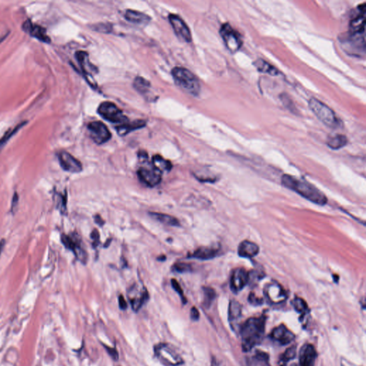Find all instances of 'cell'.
<instances>
[{"label":"cell","mask_w":366,"mask_h":366,"mask_svg":"<svg viewBox=\"0 0 366 366\" xmlns=\"http://www.w3.org/2000/svg\"><path fill=\"white\" fill-rule=\"evenodd\" d=\"M128 297L133 311L138 312L149 300V293L146 289H143L139 293H137L134 289L131 288Z\"/></svg>","instance_id":"44dd1931"},{"label":"cell","mask_w":366,"mask_h":366,"mask_svg":"<svg viewBox=\"0 0 366 366\" xmlns=\"http://www.w3.org/2000/svg\"><path fill=\"white\" fill-rule=\"evenodd\" d=\"M76 58L78 59L80 68L85 75V78L91 87L96 88L97 87V83L94 81L92 74L97 73V68L91 63L89 59L88 54L84 51H78L75 54Z\"/></svg>","instance_id":"30bf717a"},{"label":"cell","mask_w":366,"mask_h":366,"mask_svg":"<svg viewBox=\"0 0 366 366\" xmlns=\"http://www.w3.org/2000/svg\"><path fill=\"white\" fill-rule=\"evenodd\" d=\"M173 270L177 273H189L192 271V265L187 262H178L173 265Z\"/></svg>","instance_id":"74e56055"},{"label":"cell","mask_w":366,"mask_h":366,"mask_svg":"<svg viewBox=\"0 0 366 366\" xmlns=\"http://www.w3.org/2000/svg\"><path fill=\"white\" fill-rule=\"evenodd\" d=\"M308 106L324 125L330 128H339L340 126L339 118L336 117L334 110L324 104L323 102L320 101L316 98H311L308 103Z\"/></svg>","instance_id":"277c9868"},{"label":"cell","mask_w":366,"mask_h":366,"mask_svg":"<svg viewBox=\"0 0 366 366\" xmlns=\"http://www.w3.org/2000/svg\"><path fill=\"white\" fill-rule=\"evenodd\" d=\"M265 293L268 299L275 304H281L287 298L286 292L284 289L276 283L268 285L265 288Z\"/></svg>","instance_id":"ffe728a7"},{"label":"cell","mask_w":366,"mask_h":366,"mask_svg":"<svg viewBox=\"0 0 366 366\" xmlns=\"http://www.w3.org/2000/svg\"><path fill=\"white\" fill-rule=\"evenodd\" d=\"M57 208L62 214L66 213V194L57 193Z\"/></svg>","instance_id":"8d00e7d4"},{"label":"cell","mask_w":366,"mask_h":366,"mask_svg":"<svg viewBox=\"0 0 366 366\" xmlns=\"http://www.w3.org/2000/svg\"><path fill=\"white\" fill-rule=\"evenodd\" d=\"M171 284L173 289H174V290L178 292V295H180V298H181L182 303H183V304H186L187 302V298L185 297V296L184 295L183 289H182L181 286H180V285L179 284V283H178V281L176 279H172Z\"/></svg>","instance_id":"f35d334b"},{"label":"cell","mask_w":366,"mask_h":366,"mask_svg":"<svg viewBox=\"0 0 366 366\" xmlns=\"http://www.w3.org/2000/svg\"><path fill=\"white\" fill-rule=\"evenodd\" d=\"M348 143V139L343 135H336L332 136L327 142V146L332 150H339V149L346 146Z\"/></svg>","instance_id":"4dcf8cb0"},{"label":"cell","mask_w":366,"mask_h":366,"mask_svg":"<svg viewBox=\"0 0 366 366\" xmlns=\"http://www.w3.org/2000/svg\"><path fill=\"white\" fill-rule=\"evenodd\" d=\"M27 123V121L21 122V123L19 124V125H17L15 127H14V128H12L10 129V130H8V132H6L5 136L0 139V150H1V149L5 146V144H7V143L11 139L12 137L15 136L16 133L18 132V131L20 130L22 127H23Z\"/></svg>","instance_id":"1f68e13d"},{"label":"cell","mask_w":366,"mask_h":366,"mask_svg":"<svg viewBox=\"0 0 366 366\" xmlns=\"http://www.w3.org/2000/svg\"><path fill=\"white\" fill-rule=\"evenodd\" d=\"M218 254L217 248L211 247H201L189 255L190 258H195L201 260H211L216 257Z\"/></svg>","instance_id":"603a6c76"},{"label":"cell","mask_w":366,"mask_h":366,"mask_svg":"<svg viewBox=\"0 0 366 366\" xmlns=\"http://www.w3.org/2000/svg\"><path fill=\"white\" fill-rule=\"evenodd\" d=\"M61 242L66 249L71 250L75 256L82 264L87 263L88 260V254L82 246L81 239L77 234L71 235L62 234Z\"/></svg>","instance_id":"8992f818"},{"label":"cell","mask_w":366,"mask_h":366,"mask_svg":"<svg viewBox=\"0 0 366 366\" xmlns=\"http://www.w3.org/2000/svg\"><path fill=\"white\" fill-rule=\"evenodd\" d=\"M292 304L295 311L301 313L303 316L309 313V308L304 299L301 298V297H295L292 301Z\"/></svg>","instance_id":"e575fe53"},{"label":"cell","mask_w":366,"mask_h":366,"mask_svg":"<svg viewBox=\"0 0 366 366\" xmlns=\"http://www.w3.org/2000/svg\"><path fill=\"white\" fill-rule=\"evenodd\" d=\"M341 366H356V365H353V364L351 363V362L347 361V360H345V359H342V360H341Z\"/></svg>","instance_id":"681fc988"},{"label":"cell","mask_w":366,"mask_h":366,"mask_svg":"<svg viewBox=\"0 0 366 366\" xmlns=\"http://www.w3.org/2000/svg\"><path fill=\"white\" fill-rule=\"evenodd\" d=\"M18 204L19 195L17 192H15V193H14L13 196H12L11 205V212L12 213V214H15L16 211H17V207H18Z\"/></svg>","instance_id":"60d3db41"},{"label":"cell","mask_w":366,"mask_h":366,"mask_svg":"<svg viewBox=\"0 0 366 366\" xmlns=\"http://www.w3.org/2000/svg\"><path fill=\"white\" fill-rule=\"evenodd\" d=\"M282 184L287 188L295 191L299 195L316 204L324 206L327 199L321 191L306 180L298 179L295 177L284 175L282 177Z\"/></svg>","instance_id":"7a4b0ae2"},{"label":"cell","mask_w":366,"mask_h":366,"mask_svg":"<svg viewBox=\"0 0 366 366\" xmlns=\"http://www.w3.org/2000/svg\"><path fill=\"white\" fill-rule=\"evenodd\" d=\"M220 33L226 47L231 52L235 53L240 50L243 45L241 34L231 27L230 24H222Z\"/></svg>","instance_id":"ba28073f"},{"label":"cell","mask_w":366,"mask_h":366,"mask_svg":"<svg viewBox=\"0 0 366 366\" xmlns=\"http://www.w3.org/2000/svg\"><path fill=\"white\" fill-rule=\"evenodd\" d=\"M5 244H6L5 240L2 239L1 241H0V256H1V254L3 253V249H4Z\"/></svg>","instance_id":"7dc6e473"},{"label":"cell","mask_w":366,"mask_h":366,"mask_svg":"<svg viewBox=\"0 0 366 366\" xmlns=\"http://www.w3.org/2000/svg\"><path fill=\"white\" fill-rule=\"evenodd\" d=\"M248 301H249L250 304L253 305V306H260L263 302L262 298L257 297L253 292L250 294L249 297H248Z\"/></svg>","instance_id":"ab89813d"},{"label":"cell","mask_w":366,"mask_h":366,"mask_svg":"<svg viewBox=\"0 0 366 366\" xmlns=\"http://www.w3.org/2000/svg\"><path fill=\"white\" fill-rule=\"evenodd\" d=\"M59 164L63 171L71 173H79L82 171V164L74 156L66 151L58 154Z\"/></svg>","instance_id":"5bb4252c"},{"label":"cell","mask_w":366,"mask_h":366,"mask_svg":"<svg viewBox=\"0 0 366 366\" xmlns=\"http://www.w3.org/2000/svg\"><path fill=\"white\" fill-rule=\"evenodd\" d=\"M267 316H261L250 318L246 320L240 328L242 349L244 352H249L260 345L265 334Z\"/></svg>","instance_id":"6da1fadb"},{"label":"cell","mask_w":366,"mask_h":366,"mask_svg":"<svg viewBox=\"0 0 366 366\" xmlns=\"http://www.w3.org/2000/svg\"><path fill=\"white\" fill-rule=\"evenodd\" d=\"M97 113L105 120L113 123L123 124L128 122V119L115 104L111 102H104L99 105Z\"/></svg>","instance_id":"52a82bcc"},{"label":"cell","mask_w":366,"mask_h":366,"mask_svg":"<svg viewBox=\"0 0 366 366\" xmlns=\"http://www.w3.org/2000/svg\"><path fill=\"white\" fill-rule=\"evenodd\" d=\"M134 87L138 92L145 93L150 87V82L144 78L138 77L134 81Z\"/></svg>","instance_id":"d590c367"},{"label":"cell","mask_w":366,"mask_h":366,"mask_svg":"<svg viewBox=\"0 0 366 366\" xmlns=\"http://www.w3.org/2000/svg\"><path fill=\"white\" fill-rule=\"evenodd\" d=\"M254 66L257 68V71L264 73V74L273 75V76H277V75L280 74V72L274 66L262 59H257L254 62Z\"/></svg>","instance_id":"4316f807"},{"label":"cell","mask_w":366,"mask_h":366,"mask_svg":"<svg viewBox=\"0 0 366 366\" xmlns=\"http://www.w3.org/2000/svg\"><path fill=\"white\" fill-rule=\"evenodd\" d=\"M22 27L26 33L40 41L45 43H51L50 37L47 36L46 29L38 24H33L30 20H26Z\"/></svg>","instance_id":"2e32d148"},{"label":"cell","mask_w":366,"mask_h":366,"mask_svg":"<svg viewBox=\"0 0 366 366\" xmlns=\"http://www.w3.org/2000/svg\"><path fill=\"white\" fill-rule=\"evenodd\" d=\"M145 125H146V122L143 120H138L134 121V122H127L119 125L116 128L117 132L118 133L119 136H125L126 135L132 132V131L143 128Z\"/></svg>","instance_id":"cb8c5ba5"},{"label":"cell","mask_w":366,"mask_h":366,"mask_svg":"<svg viewBox=\"0 0 366 366\" xmlns=\"http://www.w3.org/2000/svg\"><path fill=\"white\" fill-rule=\"evenodd\" d=\"M152 165L160 173L170 172L173 168V164L170 160H165L164 157L159 155H155L152 157Z\"/></svg>","instance_id":"83f0119b"},{"label":"cell","mask_w":366,"mask_h":366,"mask_svg":"<svg viewBox=\"0 0 366 366\" xmlns=\"http://www.w3.org/2000/svg\"><path fill=\"white\" fill-rule=\"evenodd\" d=\"M212 366H223L222 365V364L220 361H218V360H217L215 358H213V360H212Z\"/></svg>","instance_id":"c3c4849f"},{"label":"cell","mask_w":366,"mask_h":366,"mask_svg":"<svg viewBox=\"0 0 366 366\" xmlns=\"http://www.w3.org/2000/svg\"><path fill=\"white\" fill-rule=\"evenodd\" d=\"M343 42L345 50L353 52V55H359L362 52L365 55V34H348V38Z\"/></svg>","instance_id":"8fae6325"},{"label":"cell","mask_w":366,"mask_h":366,"mask_svg":"<svg viewBox=\"0 0 366 366\" xmlns=\"http://www.w3.org/2000/svg\"><path fill=\"white\" fill-rule=\"evenodd\" d=\"M203 292H204L203 305L206 308H209L216 297V292L214 289L210 288V287H204Z\"/></svg>","instance_id":"836d02e7"},{"label":"cell","mask_w":366,"mask_h":366,"mask_svg":"<svg viewBox=\"0 0 366 366\" xmlns=\"http://www.w3.org/2000/svg\"><path fill=\"white\" fill-rule=\"evenodd\" d=\"M156 357L164 365L168 366H177L183 363V359L176 351L174 347L168 343H160L155 348Z\"/></svg>","instance_id":"5b68a950"},{"label":"cell","mask_w":366,"mask_h":366,"mask_svg":"<svg viewBox=\"0 0 366 366\" xmlns=\"http://www.w3.org/2000/svg\"><path fill=\"white\" fill-rule=\"evenodd\" d=\"M317 352L312 344H305L299 353V366H315Z\"/></svg>","instance_id":"ac0fdd59"},{"label":"cell","mask_w":366,"mask_h":366,"mask_svg":"<svg viewBox=\"0 0 366 366\" xmlns=\"http://www.w3.org/2000/svg\"><path fill=\"white\" fill-rule=\"evenodd\" d=\"M91 238L93 241V247L96 248L99 244V234L97 229L92 230V234L90 235Z\"/></svg>","instance_id":"b9f144b4"},{"label":"cell","mask_w":366,"mask_h":366,"mask_svg":"<svg viewBox=\"0 0 366 366\" xmlns=\"http://www.w3.org/2000/svg\"><path fill=\"white\" fill-rule=\"evenodd\" d=\"M90 138L97 145H103L111 139V132L101 121L90 122L87 126Z\"/></svg>","instance_id":"9c48e42d"},{"label":"cell","mask_w":366,"mask_h":366,"mask_svg":"<svg viewBox=\"0 0 366 366\" xmlns=\"http://www.w3.org/2000/svg\"><path fill=\"white\" fill-rule=\"evenodd\" d=\"M259 247L253 242L245 241L242 242L238 247V255L242 257L251 258L256 256L259 253Z\"/></svg>","instance_id":"7402d4cb"},{"label":"cell","mask_w":366,"mask_h":366,"mask_svg":"<svg viewBox=\"0 0 366 366\" xmlns=\"http://www.w3.org/2000/svg\"><path fill=\"white\" fill-rule=\"evenodd\" d=\"M149 215L153 218L154 220L161 222L164 225L168 226H173V227H179L180 223L179 220L172 215L164 214V213H154V212H150Z\"/></svg>","instance_id":"484cf974"},{"label":"cell","mask_w":366,"mask_h":366,"mask_svg":"<svg viewBox=\"0 0 366 366\" xmlns=\"http://www.w3.org/2000/svg\"><path fill=\"white\" fill-rule=\"evenodd\" d=\"M249 283V275L246 270L239 268L235 270L230 278V289L234 293H238Z\"/></svg>","instance_id":"9a60e30c"},{"label":"cell","mask_w":366,"mask_h":366,"mask_svg":"<svg viewBox=\"0 0 366 366\" xmlns=\"http://www.w3.org/2000/svg\"><path fill=\"white\" fill-rule=\"evenodd\" d=\"M190 318L193 321H197L199 318V313L198 310L195 307H192L191 308L190 311Z\"/></svg>","instance_id":"ee69618b"},{"label":"cell","mask_w":366,"mask_h":366,"mask_svg":"<svg viewBox=\"0 0 366 366\" xmlns=\"http://www.w3.org/2000/svg\"><path fill=\"white\" fill-rule=\"evenodd\" d=\"M94 222H95L99 226H103L105 223H106L105 220H103V219L101 218V215H94Z\"/></svg>","instance_id":"bcb514c9"},{"label":"cell","mask_w":366,"mask_h":366,"mask_svg":"<svg viewBox=\"0 0 366 366\" xmlns=\"http://www.w3.org/2000/svg\"><path fill=\"white\" fill-rule=\"evenodd\" d=\"M104 347L106 348V350L107 352H108V354L112 357V358H113V360H115V361L118 360V353H117V351L115 349V348H110V347L107 346H104Z\"/></svg>","instance_id":"7bdbcfd3"},{"label":"cell","mask_w":366,"mask_h":366,"mask_svg":"<svg viewBox=\"0 0 366 366\" xmlns=\"http://www.w3.org/2000/svg\"><path fill=\"white\" fill-rule=\"evenodd\" d=\"M172 76L176 85L184 92L195 97L201 92V84L198 79L186 68L176 66L172 71Z\"/></svg>","instance_id":"3957f363"},{"label":"cell","mask_w":366,"mask_h":366,"mask_svg":"<svg viewBox=\"0 0 366 366\" xmlns=\"http://www.w3.org/2000/svg\"><path fill=\"white\" fill-rule=\"evenodd\" d=\"M242 314V306L237 301L232 300L229 304L228 320L230 323L239 319Z\"/></svg>","instance_id":"f546056e"},{"label":"cell","mask_w":366,"mask_h":366,"mask_svg":"<svg viewBox=\"0 0 366 366\" xmlns=\"http://www.w3.org/2000/svg\"><path fill=\"white\" fill-rule=\"evenodd\" d=\"M250 366H271L269 364V355L265 352L256 351L253 357L250 358Z\"/></svg>","instance_id":"f1b7e54d"},{"label":"cell","mask_w":366,"mask_h":366,"mask_svg":"<svg viewBox=\"0 0 366 366\" xmlns=\"http://www.w3.org/2000/svg\"><path fill=\"white\" fill-rule=\"evenodd\" d=\"M270 337L275 342H278L281 346H285L292 343L295 339V336L285 325H281L272 331Z\"/></svg>","instance_id":"e0dca14e"},{"label":"cell","mask_w":366,"mask_h":366,"mask_svg":"<svg viewBox=\"0 0 366 366\" xmlns=\"http://www.w3.org/2000/svg\"><path fill=\"white\" fill-rule=\"evenodd\" d=\"M358 15L355 16L350 23V31L351 34H365V4L358 7Z\"/></svg>","instance_id":"d6986e66"},{"label":"cell","mask_w":366,"mask_h":366,"mask_svg":"<svg viewBox=\"0 0 366 366\" xmlns=\"http://www.w3.org/2000/svg\"><path fill=\"white\" fill-rule=\"evenodd\" d=\"M138 178L147 187H154L158 185L162 181V173L155 168H141L138 170Z\"/></svg>","instance_id":"4fadbf2b"},{"label":"cell","mask_w":366,"mask_h":366,"mask_svg":"<svg viewBox=\"0 0 366 366\" xmlns=\"http://www.w3.org/2000/svg\"><path fill=\"white\" fill-rule=\"evenodd\" d=\"M119 307L121 310H126L127 308V304L126 302L125 297L122 295L119 296L118 297Z\"/></svg>","instance_id":"f6af8a7d"},{"label":"cell","mask_w":366,"mask_h":366,"mask_svg":"<svg viewBox=\"0 0 366 366\" xmlns=\"http://www.w3.org/2000/svg\"><path fill=\"white\" fill-rule=\"evenodd\" d=\"M169 21L176 36L180 40L187 43L192 42V34L190 29L180 16L171 14L169 16Z\"/></svg>","instance_id":"7c38bea8"},{"label":"cell","mask_w":366,"mask_h":366,"mask_svg":"<svg viewBox=\"0 0 366 366\" xmlns=\"http://www.w3.org/2000/svg\"><path fill=\"white\" fill-rule=\"evenodd\" d=\"M126 20L135 24H148L151 19L148 15L136 10H127L125 14Z\"/></svg>","instance_id":"d4e9b609"},{"label":"cell","mask_w":366,"mask_h":366,"mask_svg":"<svg viewBox=\"0 0 366 366\" xmlns=\"http://www.w3.org/2000/svg\"><path fill=\"white\" fill-rule=\"evenodd\" d=\"M296 354H297V347L296 346H292L288 348L284 352V353L282 354L281 359H280L281 365L279 366H286L287 362L295 358Z\"/></svg>","instance_id":"d6a6232c"}]
</instances>
